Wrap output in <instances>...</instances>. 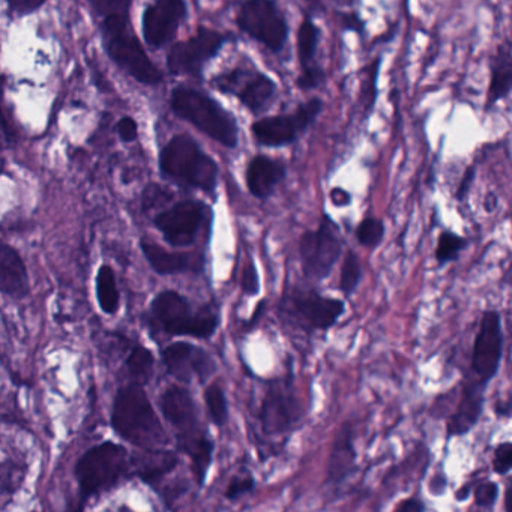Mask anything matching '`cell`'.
Instances as JSON below:
<instances>
[{
  "label": "cell",
  "instance_id": "cell-12",
  "mask_svg": "<svg viewBox=\"0 0 512 512\" xmlns=\"http://www.w3.org/2000/svg\"><path fill=\"white\" fill-rule=\"evenodd\" d=\"M229 35L200 26L196 35L175 44L167 55V67L173 76H200L203 68L229 41Z\"/></svg>",
  "mask_w": 512,
  "mask_h": 512
},
{
  "label": "cell",
  "instance_id": "cell-30",
  "mask_svg": "<svg viewBox=\"0 0 512 512\" xmlns=\"http://www.w3.org/2000/svg\"><path fill=\"white\" fill-rule=\"evenodd\" d=\"M128 371L134 380L139 382V385L148 383L149 377H151L152 370H154V356L145 347L137 346L134 347L131 355L128 356L127 361Z\"/></svg>",
  "mask_w": 512,
  "mask_h": 512
},
{
  "label": "cell",
  "instance_id": "cell-40",
  "mask_svg": "<svg viewBox=\"0 0 512 512\" xmlns=\"http://www.w3.org/2000/svg\"><path fill=\"white\" fill-rule=\"evenodd\" d=\"M116 130H118L121 140L127 143L134 142V140L137 139V133H139V131H137V122L131 118L121 119Z\"/></svg>",
  "mask_w": 512,
  "mask_h": 512
},
{
  "label": "cell",
  "instance_id": "cell-51",
  "mask_svg": "<svg viewBox=\"0 0 512 512\" xmlns=\"http://www.w3.org/2000/svg\"><path fill=\"white\" fill-rule=\"evenodd\" d=\"M307 2H319V0H307Z\"/></svg>",
  "mask_w": 512,
  "mask_h": 512
},
{
  "label": "cell",
  "instance_id": "cell-25",
  "mask_svg": "<svg viewBox=\"0 0 512 512\" xmlns=\"http://www.w3.org/2000/svg\"><path fill=\"white\" fill-rule=\"evenodd\" d=\"M131 461L136 464L137 473L143 481L155 484L164 475L175 469L178 457L173 452L160 451V448L146 449V454L140 455L139 458H133Z\"/></svg>",
  "mask_w": 512,
  "mask_h": 512
},
{
  "label": "cell",
  "instance_id": "cell-50",
  "mask_svg": "<svg viewBox=\"0 0 512 512\" xmlns=\"http://www.w3.org/2000/svg\"><path fill=\"white\" fill-rule=\"evenodd\" d=\"M2 169H4V160L0 158V172H2Z\"/></svg>",
  "mask_w": 512,
  "mask_h": 512
},
{
  "label": "cell",
  "instance_id": "cell-14",
  "mask_svg": "<svg viewBox=\"0 0 512 512\" xmlns=\"http://www.w3.org/2000/svg\"><path fill=\"white\" fill-rule=\"evenodd\" d=\"M301 404L293 391L292 380H275L260 407V424L266 434H283L301 421Z\"/></svg>",
  "mask_w": 512,
  "mask_h": 512
},
{
  "label": "cell",
  "instance_id": "cell-20",
  "mask_svg": "<svg viewBox=\"0 0 512 512\" xmlns=\"http://www.w3.org/2000/svg\"><path fill=\"white\" fill-rule=\"evenodd\" d=\"M485 383L467 382L464 385L463 394H461L460 403L457 410L452 413L448 422V439L451 437L464 436L469 433L481 418L484 410V391Z\"/></svg>",
  "mask_w": 512,
  "mask_h": 512
},
{
  "label": "cell",
  "instance_id": "cell-15",
  "mask_svg": "<svg viewBox=\"0 0 512 512\" xmlns=\"http://www.w3.org/2000/svg\"><path fill=\"white\" fill-rule=\"evenodd\" d=\"M503 355L502 317L497 311H485L473 344L472 370L479 382L488 383L497 376Z\"/></svg>",
  "mask_w": 512,
  "mask_h": 512
},
{
  "label": "cell",
  "instance_id": "cell-9",
  "mask_svg": "<svg viewBox=\"0 0 512 512\" xmlns=\"http://www.w3.org/2000/svg\"><path fill=\"white\" fill-rule=\"evenodd\" d=\"M160 407L167 421L175 427L178 445L188 457L199 454L211 437L199 422L196 401L187 389L172 386L160 398Z\"/></svg>",
  "mask_w": 512,
  "mask_h": 512
},
{
  "label": "cell",
  "instance_id": "cell-42",
  "mask_svg": "<svg viewBox=\"0 0 512 512\" xmlns=\"http://www.w3.org/2000/svg\"><path fill=\"white\" fill-rule=\"evenodd\" d=\"M365 23L362 22L361 17L358 14H344L343 16V28L347 31L362 32L364 31Z\"/></svg>",
  "mask_w": 512,
  "mask_h": 512
},
{
  "label": "cell",
  "instance_id": "cell-16",
  "mask_svg": "<svg viewBox=\"0 0 512 512\" xmlns=\"http://www.w3.org/2000/svg\"><path fill=\"white\" fill-rule=\"evenodd\" d=\"M185 0H155L143 14V37L154 49L166 46L187 20Z\"/></svg>",
  "mask_w": 512,
  "mask_h": 512
},
{
  "label": "cell",
  "instance_id": "cell-28",
  "mask_svg": "<svg viewBox=\"0 0 512 512\" xmlns=\"http://www.w3.org/2000/svg\"><path fill=\"white\" fill-rule=\"evenodd\" d=\"M205 401L211 421L217 427H224L229 421V403L224 389L218 383H212L206 388Z\"/></svg>",
  "mask_w": 512,
  "mask_h": 512
},
{
  "label": "cell",
  "instance_id": "cell-10",
  "mask_svg": "<svg viewBox=\"0 0 512 512\" xmlns=\"http://www.w3.org/2000/svg\"><path fill=\"white\" fill-rule=\"evenodd\" d=\"M211 86L218 92L236 97L239 103L253 115L268 110L277 95V83L262 71L238 67L218 74L211 80Z\"/></svg>",
  "mask_w": 512,
  "mask_h": 512
},
{
  "label": "cell",
  "instance_id": "cell-24",
  "mask_svg": "<svg viewBox=\"0 0 512 512\" xmlns=\"http://www.w3.org/2000/svg\"><path fill=\"white\" fill-rule=\"evenodd\" d=\"M512 88V49L506 40L497 50L496 58L491 65L490 86H488L485 112L493 109L499 101L505 100L511 94Z\"/></svg>",
  "mask_w": 512,
  "mask_h": 512
},
{
  "label": "cell",
  "instance_id": "cell-34",
  "mask_svg": "<svg viewBox=\"0 0 512 512\" xmlns=\"http://www.w3.org/2000/svg\"><path fill=\"white\" fill-rule=\"evenodd\" d=\"M325 79L326 74L322 67L310 65V67L302 68L301 76L296 79V86L301 91H311V89H317L320 85H323Z\"/></svg>",
  "mask_w": 512,
  "mask_h": 512
},
{
  "label": "cell",
  "instance_id": "cell-43",
  "mask_svg": "<svg viewBox=\"0 0 512 512\" xmlns=\"http://www.w3.org/2000/svg\"><path fill=\"white\" fill-rule=\"evenodd\" d=\"M398 512H421L425 511L424 502L418 497H410V499L404 500L400 505L397 506Z\"/></svg>",
  "mask_w": 512,
  "mask_h": 512
},
{
  "label": "cell",
  "instance_id": "cell-47",
  "mask_svg": "<svg viewBox=\"0 0 512 512\" xmlns=\"http://www.w3.org/2000/svg\"><path fill=\"white\" fill-rule=\"evenodd\" d=\"M496 413L497 416H503V418H508L511 415V401H499L496 404Z\"/></svg>",
  "mask_w": 512,
  "mask_h": 512
},
{
  "label": "cell",
  "instance_id": "cell-46",
  "mask_svg": "<svg viewBox=\"0 0 512 512\" xmlns=\"http://www.w3.org/2000/svg\"><path fill=\"white\" fill-rule=\"evenodd\" d=\"M431 491L434 494L443 493L446 487V478L443 475H436L433 479H431Z\"/></svg>",
  "mask_w": 512,
  "mask_h": 512
},
{
  "label": "cell",
  "instance_id": "cell-3",
  "mask_svg": "<svg viewBox=\"0 0 512 512\" xmlns=\"http://www.w3.org/2000/svg\"><path fill=\"white\" fill-rule=\"evenodd\" d=\"M160 169L164 178L182 187L196 188L208 194L217 190L218 164L187 134L173 137L164 146L160 154Z\"/></svg>",
  "mask_w": 512,
  "mask_h": 512
},
{
  "label": "cell",
  "instance_id": "cell-33",
  "mask_svg": "<svg viewBox=\"0 0 512 512\" xmlns=\"http://www.w3.org/2000/svg\"><path fill=\"white\" fill-rule=\"evenodd\" d=\"M133 0H89L95 13L103 20L128 19Z\"/></svg>",
  "mask_w": 512,
  "mask_h": 512
},
{
  "label": "cell",
  "instance_id": "cell-19",
  "mask_svg": "<svg viewBox=\"0 0 512 512\" xmlns=\"http://www.w3.org/2000/svg\"><path fill=\"white\" fill-rule=\"evenodd\" d=\"M286 164L268 155H256L247 166L248 191L259 200H266L275 193L278 185L286 179Z\"/></svg>",
  "mask_w": 512,
  "mask_h": 512
},
{
  "label": "cell",
  "instance_id": "cell-11",
  "mask_svg": "<svg viewBox=\"0 0 512 512\" xmlns=\"http://www.w3.org/2000/svg\"><path fill=\"white\" fill-rule=\"evenodd\" d=\"M322 110L323 101L320 98H313L302 103L290 115L259 119L251 127V133L259 146L283 148V146L293 145L316 122Z\"/></svg>",
  "mask_w": 512,
  "mask_h": 512
},
{
  "label": "cell",
  "instance_id": "cell-32",
  "mask_svg": "<svg viewBox=\"0 0 512 512\" xmlns=\"http://www.w3.org/2000/svg\"><path fill=\"white\" fill-rule=\"evenodd\" d=\"M467 247V239L461 238V236L455 235L452 232H443L440 235L439 242H437L436 248V260L440 266L446 265V263L454 262L458 259L461 251Z\"/></svg>",
  "mask_w": 512,
  "mask_h": 512
},
{
  "label": "cell",
  "instance_id": "cell-38",
  "mask_svg": "<svg viewBox=\"0 0 512 512\" xmlns=\"http://www.w3.org/2000/svg\"><path fill=\"white\" fill-rule=\"evenodd\" d=\"M241 287L242 290H244L245 295H259L260 278L259 272H257V268L256 265H254V262L248 263L247 268H245L244 274H242Z\"/></svg>",
  "mask_w": 512,
  "mask_h": 512
},
{
  "label": "cell",
  "instance_id": "cell-21",
  "mask_svg": "<svg viewBox=\"0 0 512 512\" xmlns=\"http://www.w3.org/2000/svg\"><path fill=\"white\" fill-rule=\"evenodd\" d=\"M356 454L353 443V430L349 424H344L335 436L331 454H329L328 466H326V481L329 484L340 485L355 472Z\"/></svg>",
  "mask_w": 512,
  "mask_h": 512
},
{
  "label": "cell",
  "instance_id": "cell-7",
  "mask_svg": "<svg viewBox=\"0 0 512 512\" xmlns=\"http://www.w3.org/2000/svg\"><path fill=\"white\" fill-rule=\"evenodd\" d=\"M236 25L272 53H280L289 40V23L275 0H244Z\"/></svg>",
  "mask_w": 512,
  "mask_h": 512
},
{
  "label": "cell",
  "instance_id": "cell-18",
  "mask_svg": "<svg viewBox=\"0 0 512 512\" xmlns=\"http://www.w3.org/2000/svg\"><path fill=\"white\" fill-rule=\"evenodd\" d=\"M293 311L304 328L310 331H326L343 316L346 305L340 299L308 292L293 299Z\"/></svg>",
  "mask_w": 512,
  "mask_h": 512
},
{
  "label": "cell",
  "instance_id": "cell-37",
  "mask_svg": "<svg viewBox=\"0 0 512 512\" xmlns=\"http://www.w3.org/2000/svg\"><path fill=\"white\" fill-rule=\"evenodd\" d=\"M256 490V479L251 475L235 476L227 487L226 497L229 500H238L239 497Z\"/></svg>",
  "mask_w": 512,
  "mask_h": 512
},
{
  "label": "cell",
  "instance_id": "cell-22",
  "mask_svg": "<svg viewBox=\"0 0 512 512\" xmlns=\"http://www.w3.org/2000/svg\"><path fill=\"white\" fill-rule=\"evenodd\" d=\"M149 265L160 275L185 274L200 272L203 269V256L193 253H172L154 242L142 241L140 244Z\"/></svg>",
  "mask_w": 512,
  "mask_h": 512
},
{
  "label": "cell",
  "instance_id": "cell-13",
  "mask_svg": "<svg viewBox=\"0 0 512 512\" xmlns=\"http://www.w3.org/2000/svg\"><path fill=\"white\" fill-rule=\"evenodd\" d=\"M209 208L199 200H182L155 218V226L163 233L167 244L175 248L190 247L196 242Z\"/></svg>",
  "mask_w": 512,
  "mask_h": 512
},
{
  "label": "cell",
  "instance_id": "cell-27",
  "mask_svg": "<svg viewBox=\"0 0 512 512\" xmlns=\"http://www.w3.org/2000/svg\"><path fill=\"white\" fill-rule=\"evenodd\" d=\"M97 296L101 310L113 314L119 307V290L116 286L115 272L110 266H101L97 277Z\"/></svg>",
  "mask_w": 512,
  "mask_h": 512
},
{
  "label": "cell",
  "instance_id": "cell-31",
  "mask_svg": "<svg viewBox=\"0 0 512 512\" xmlns=\"http://www.w3.org/2000/svg\"><path fill=\"white\" fill-rule=\"evenodd\" d=\"M383 236H385V224L379 218H364L356 229V239L367 250H376L383 241Z\"/></svg>",
  "mask_w": 512,
  "mask_h": 512
},
{
  "label": "cell",
  "instance_id": "cell-17",
  "mask_svg": "<svg viewBox=\"0 0 512 512\" xmlns=\"http://www.w3.org/2000/svg\"><path fill=\"white\" fill-rule=\"evenodd\" d=\"M163 361L167 371L181 382L190 383L197 379L206 382L215 373V362L212 356L194 344H170L163 350Z\"/></svg>",
  "mask_w": 512,
  "mask_h": 512
},
{
  "label": "cell",
  "instance_id": "cell-49",
  "mask_svg": "<svg viewBox=\"0 0 512 512\" xmlns=\"http://www.w3.org/2000/svg\"><path fill=\"white\" fill-rule=\"evenodd\" d=\"M470 493H472V485H463V487L455 493V499H457V502H464V500L470 496Z\"/></svg>",
  "mask_w": 512,
  "mask_h": 512
},
{
  "label": "cell",
  "instance_id": "cell-36",
  "mask_svg": "<svg viewBox=\"0 0 512 512\" xmlns=\"http://www.w3.org/2000/svg\"><path fill=\"white\" fill-rule=\"evenodd\" d=\"M497 497H499V485L496 482H482L475 488V503L479 508H493Z\"/></svg>",
  "mask_w": 512,
  "mask_h": 512
},
{
  "label": "cell",
  "instance_id": "cell-39",
  "mask_svg": "<svg viewBox=\"0 0 512 512\" xmlns=\"http://www.w3.org/2000/svg\"><path fill=\"white\" fill-rule=\"evenodd\" d=\"M44 2L46 0H8V5L14 13L25 16V14L35 13Z\"/></svg>",
  "mask_w": 512,
  "mask_h": 512
},
{
  "label": "cell",
  "instance_id": "cell-41",
  "mask_svg": "<svg viewBox=\"0 0 512 512\" xmlns=\"http://www.w3.org/2000/svg\"><path fill=\"white\" fill-rule=\"evenodd\" d=\"M476 170L475 167H469L464 173L463 179H461L460 185H458L457 199L463 202L466 199L467 193H469L470 187H472L473 181H475Z\"/></svg>",
  "mask_w": 512,
  "mask_h": 512
},
{
  "label": "cell",
  "instance_id": "cell-35",
  "mask_svg": "<svg viewBox=\"0 0 512 512\" xmlns=\"http://www.w3.org/2000/svg\"><path fill=\"white\" fill-rule=\"evenodd\" d=\"M512 469V443L503 442L494 449L493 470L497 475L505 476Z\"/></svg>",
  "mask_w": 512,
  "mask_h": 512
},
{
  "label": "cell",
  "instance_id": "cell-2",
  "mask_svg": "<svg viewBox=\"0 0 512 512\" xmlns=\"http://www.w3.org/2000/svg\"><path fill=\"white\" fill-rule=\"evenodd\" d=\"M170 106L178 118L190 122L197 130L227 149L239 145V125L235 116L217 100L197 89L179 86L172 92Z\"/></svg>",
  "mask_w": 512,
  "mask_h": 512
},
{
  "label": "cell",
  "instance_id": "cell-44",
  "mask_svg": "<svg viewBox=\"0 0 512 512\" xmlns=\"http://www.w3.org/2000/svg\"><path fill=\"white\" fill-rule=\"evenodd\" d=\"M13 143V134L0 110V149L8 148Z\"/></svg>",
  "mask_w": 512,
  "mask_h": 512
},
{
  "label": "cell",
  "instance_id": "cell-26",
  "mask_svg": "<svg viewBox=\"0 0 512 512\" xmlns=\"http://www.w3.org/2000/svg\"><path fill=\"white\" fill-rule=\"evenodd\" d=\"M320 43V29L311 17H305L298 29V59L301 67H310L313 65L314 56L317 53V47Z\"/></svg>",
  "mask_w": 512,
  "mask_h": 512
},
{
  "label": "cell",
  "instance_id": "cell-1",
  "mask_svg": "<svg viewBox=\"0 0 512 512\" xmlns=\"http://www.w3.org/2000/svg\"><path fill=\"white\" fill-rule=\"evenodd\" d=\"M112 425L119 436L143 449H158L167 442L163 425L142 385L125 386L116 395Z\"/></svg>",
  "mask_w": 512,
  "mask_h": 512
},
{
  "label": "cell",
  "instance_id": "cell-4",
  "mask_svg": "<svg viewBox=\"0 0 512 512\" xmlns=\"http://www.w3.org/2000/svg\"><path fill=\"white\" fill-rule=\"evenodd\" d=\"M151 311L158 328L170 335L211 338L220 325V317L211 308L194 311L187 298L175 290L161 292Z\"/></svg>",
  "mask_w": 512,
  "mask_h": 512
},
{
  "label": "cell",
  "instance_id": "cell-23",
  "mask_svg": "<svg viewBox=\"0 0 512 512\" xmlns=\"http://www.w3.org/2000/svg\"><path fill=\"white\" fill-rule=\"evenodd\" d=\"M0 292L13 298L28 295L29 281L25 263L14 248L0 242Z\"/></svg>",
  "mask_w": 512,
  "mask_h": 512
},
{
  "label": "cell",
  "instance_id": "cell-29",
  "mask_svg": "<svg viewBox=\"0 0 512 512\" xmlns=\"http://www.w3.org/2000/svg\"><path fill=\"white\" fill-rule=\"evenodd\" d=\"M362 280V266L359 257L349 251L344 257L340 274V289L346 298H352Z\"/></svg>",
  "mask_w": 512,
  "mask_h": 512
},
{
  "label": "cell",
  "instance_id": "cell-8",
  "mask_svg": "<svg viewBox=\"0 0 512 512\" xmlns=\"http://www.w3.org/2000/svg\"><path fill=\"white\" fill-rule=\"evenodd\" d=\"M343 254L340 229L329 215H323L319 229L308 230L299 241L302 271L310 280L322 281L331 275Z\"/></svg>",
  "mask_w": 512,
  "mask_h": 512
},
{
  "label": "cell",
  "instance_id": "cell-48",
  "mask_svg": "<svg viewBox=\"0 0 512 512\" xmlns=\"http://www.w3.org/2000/svg\"><path fill=\"white\" fill-rule=\"evenodd\" d=\"M497 205H499V199H497L496 194L488 193L487 197L484 200V208L487 212L496 211Z\"/></svg>",
  "mask_w": 512,
  "mask_h": 512
},
{
  "label": "cell",
  "instance_id": "cell-6",
  "mask_svg": "<svg viewBox=\"0 0 512 512\" xmlns=\"http://www.w3.org/2000/svg\"><path fill=\"white\" fill-rule=\"evenodd\" d=\"M130 466L131 458L124 446L106 442L89 449L76 466L83 499L115 487L128 475Z\"/></svg>",
  "mask_w": 512,
  "mask_h": 512
},
{
  "label": "cell",
  "instance_id": "cell-5",
  "mask_svg": "<svg viewBox=\"0 0 512 512\" xmlns=\"http://www.w3.org/2000/svg\"><path fill=\"white\" fill-rule=\"evenodd\" d=\"M104 46L110 58L128 76L142 85L155 86L163 82V74L152 64L142 44L128 26V19H107L101 25Z\"/></svg>",
  "mask_w": 512,
  "mask_h": 512
},
{
  "label": "cell",
  "instance_id": "cell-45",
  "mask_svg": "<svg viewBox=\"0 0 512 512\" xmlns=\"http://www.w3.org/2000/svg\"><path fill=\"white\" fill-rule=\"evenodd\" d=\"M331 200L335 206H338V208H343V206L350 205V202H352V196H350L346 190H343V188L337 187L332 188Z\"/></svg>",
  "mask_w": 512,
  "mask_h": 512
}]
</instances>
